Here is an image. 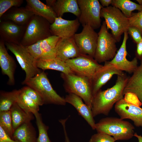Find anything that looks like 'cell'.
Masks as SVG:
<instances>
[{"label":"cell","mask_w":142,"mask_h":142,"mask_svg":"<svg viewBox=\"0 0 142 142\" xmlns=\"http://www.w3.org/2000/svg\"><path fill=\"white\" fill-rule=\"evenodd\" d=\"M82 31L73 36L80 53L94 58L98 37L97 33L88 25L83 27Z\"/></svg>","instance_id":"8fae6325"},{"label":"cell","mask_w":142,"mask_h":142,"mask_svg":"<svg viewBox=\"0 0 142 142\" xmlns=\"http://www.w3.org/2000/svg\"><path fill=\"white\" fill-rule=\"evenodd\" d=\"M34 15L26 7H14L5 12L0 18V21H10L18 25L27 26Z\"/></svg>","instance_id":"44dd1931"},{"label":"cell","mask_w":142,"mask_h":142,"mask_svg":"<svg viewBox=\"0 0 142 142\" xmlns=\"http://www.w3.org/2000/svg\"><path fill=\"white\" fill-rule=\"evenodd\" d=\"M65 62L75 74L92 80L97 72L103 65L99 64L94 58L82 54L77 57Z\"/></svg>","instance_id":"30bf717a"},{"label":"cell","mask_w":142,"mask_h":142,"mask_svg":"<svg viewBox=\"0 0 142 142\" xmlns=\"http://www.w3.org/2000/svg\"><path fill=\"white\" fill-rule=\"evenodd\" d=\"M34 115L38 131V136L37 142H51L48 133V126L43 122L41 114L38 112Z\"/></svg>","instance_id":"4dcf8cb0"},{"label":"cell","mask_w":142,"mask_h":142,"mask_svg":"<svg viewBox=\"0 0 142 142\" xmlns=\"http://www.w3.org/2000/svg\"><path fill=\"white\" fill-rule=\"evenodd\" d=\"M5 44L7 49L14 55L21 68L25 71L24 81L42 72L37 67V59L28 52L25 46L21 44L5 42Z\"/></svg>","instance_id":"ba28073f"},{"label":"cell","mask_w":142,"mask_h":142,"mask_svg":"<svg viewBox=\"0 0 142 142\" xmlns=\"http://www.w3.org/2000/svg\"><path fill=\"white\" fill-rule=\"evenodd\" d=\"M129 77L125 73L117 75L115 84L110 88L99 90L94 96L91 110L93 117L103 114L107 115L114 104L124 98L123 93Z\"/></svg>","instance_id":"6da1fadb"},{"label":"cell","mask_w":142,"mask_h":142,"mask_svg":"<svg viewBox=\"0 0 142 142\" xmlns=\"http://www.w3.org/2000/svg\"><path fill=\"white\" fill-rule=\"evenodd\" d=\"M56 57L65 62L78 57L81 53L73 37L60 38L56 46Z\"/></svg>","instance_id":"ac0fdd59"},{"label":"cell","mask_w":142,"mask_h":142,"mask_svg":"<svg viewBox=\"0 0 142 142\" xmlns=\"http://www.w3.org/2000/svg\"><path fill=\"white\" fill-rule=\"evenodd\" d=\"M64 98L66 103L73 106L92 128L95 130L96 123L93 115L91 108L84 103L80 97L75 94L69 93Z\"/></svg>","instance_id":"d6986e66"},{"label":"cell","mask_w":142,"mask_h":142,"mask_svg":"<svg viewBox=\"0 0 142 142\" xmlns=\"http://www.w3.org/2000/svg\"><path fill=\"white\" fill-rule=\"evenodd\" d=\"M128 32L124 33L123 42L119 49L117 51L114 58L108 62L118 70L131 74L134 72L138 66V61L136 57L131 61L129 60L126 58L128 53L126 44L128 38Z\"/></svg>","instance_id":"4fadbf2b"},{"label":"cell","mask_w":142,"mask_h":142,"mask_svg":"<svg viewBox=\"0 0 142 142\" xmlns=\"http://www.w3.org/2000/svg\"><path fill=\"white\" fill-rule=\"evenodd\" d=\"M124 73L108 61L105 62L104 65L97 72L92 80L93 97L113 75H120Z\"/></svg>","instance_id":"e0dca14e"},{"label":"cell","mask_w":142,"mask_h":142,"mask_svg":"<svg viewBox=\"0 0 142 142\" xmlns=\"http://www.w3.org/2000/svg\"><path fill=\"white\" fill-rule=\"evenodd\" d=\"M124 99L127 102L137 106L140 107L142 103L136 95L134 93L128 92L126 93L124 95Z\"/></svg>","instance_id":"74e56055"},{"label":"cell","mask_w":142,"mask_h":142,"mask_svg":"<svg viewBox=\"0 0 142 142\" xmlns=\"http://www.w3.org/2000/svg\"><path fill=\"white\" fill-rule=\"evenodd\" d=\"M134 136L136 137L138 139V142H142V136L138 135L136 133H135Z\"/></svg>","instance_id":"ee69618b"},{"label":"cell","mask_w":142,"mask_h":142,"mask_svg":"<svg viewBox=\"0 0 142 142\" xmlns=\"http://www.w3.org/2000/svg\"><path fill=\"white\" fill-rule=\"evenodd\" d=\"M128 32L136 44L142 40V34L140 30L137 27L129 26Z\"/></svg>","instance_id":"8d00e7d4"},{"label":"cell","mask_w":142,"mask_h":142,"mask_svg":"<svg viewBox=\"0 0 142 142\" xmlns=\"http://www.w3.org/2000/svg\"><path fill=\"white\" fill-rule=\"evenodd\" d=\"M100 16L104 19L108 29L111 30L113 37L117 42H119L121 36L128 31L130 26L128 18L120 9L112 6L102 8Z\"/></svg>","instance_id":"5b68a950"},{"label":"cell","mask_w":142,"mask_h":142,"mask_svg":"<svg viewBox=\"0 0 142 142\" xmlns=\"http://www.w3.org/2000/svg\"><path fill=\"white\" fill-rule=\"evenodd\" d=\"M64 133L65 142H70L67 135L65 126H63Z\"/></svg>","instance_id":"7bdbcfd3"},{"label":"cell","mask_w":142,"mask_h":142,"mask_svg":"<svg viewBox=\"0 0 142 142\" xmlns=\"http://www.w3.org/2000/svg\"><path fill=\"white\" fill-rule=\"evenodd\" d=\"M78 19L68 20L62 17L56 18L50 26L52 36L61 38H67L73 37L77 31L80 25Z\"/></svg>","instance_id":"5bb4252c"},{"label":"cell","mask_w":142,"mask_h":142,"mask_svg":"<svg viewBox=\"0 0 142 142\" xmlns=\"http://www.w3.org/2000/svg\"><path fill=\"white\" fill-rule=\"evenodd\" d=\"M136 1L139 4L142 6V0H136Z\"/></svg>","instance_id":"f6af8a7d"},{"label":"cell","mask_w":142,"mask_h":142,"mask_svg":"<svg viewBox=\"0 0 142 142\" xmlns=\"http://www.w3.org/2000/svg\"><path fill=\"white\" fill-rule=\"evenodd\" d=\"M98 35L94 58L99 63L111 60L117 52V42L112 34L109 32L105 21L102 22Z\"/></svg>","instance_id":"52a82bcc"},{"label":"cell","mask_w":142,"mask_h":142,"mask_svg":"<svg viewBox=\"0 0 142 142\" xmlns=\"http://www.w3.org/2000/svg\"><path fill=\"white\" fill-rule=\"evenodd\" d=\"M18 90L10 92L1 91L0 95V112L9 110L16 102Z\"/></svg>","instance_id":"f546056e"},{"label":"cell","mask_w":142,"mask_h":142,"mask_svg":"<svg viewBox=\"0 0 142 142\" xmlns=\"http://www.w3.org/2000/svg\"><path fill=\"white\" fill-rule=\"evenodd\" d=\"M0 66L2 73L8 77V84L13 85L15 83L14 73L16 68L15 61L8 53L5 42L0 39Z\"/></svg>","instance_id":"ffe728a7"},{"label":"cell","mask_w":142,"mask_h":142,"mask_svg":"<svg viewBox=\"0 0 142 142\" xmlns=\"http://www.w3.org/2000/svg\"><path fill=\"white\" fill-rule=\"evenodd\" d=\"M26 26L18 25L10 21H0V38L5 42L19 44L24 35Z\"/></svg>","instance_id":"9a60e30c"},{"label":"cell","mask_w":142,"mask_h":142,"mask_svg":"<svg viewBox=\"0 0 142 142\" xmlns=\"http://www.w3.org/2000/svg\"><path fill=\"white\" fill-rule=\"evenodd\" d=\"M134 129L129 121L120 118L108 117L102 119L96 123L95 130L98 133L112 136L116 140H127L134 136Z\"/></svg>","instance_id":"7a4b0ae2"},{"label":"cell","mask_w":142,"mask_h":142,"mask_svg":"<svg viewBox=\"0 0 142 142\" xmlns=\"http://www.w3.org/2000/svg\"><path fill=\"white\" fill-rule=\"evenodd\" d=\"M61 77L64 80L66 92L79 96L91 108L93 98L92 79L74 74L62 73Z\"/></svg>","instance_id":"3957f363"},{"label":"cell","mask_w":142,"mask_h":142,"mask_svg":"<svg viewBox=\"0 0 142 142\" xmlns=\"http://www.w3.org/2000/svg\"><path fill=\"white\" fill-rule=\"evenodd\" d=\"M116 141L113 137L110 135L97 132L92 136L89 142H115Z\"/></svg>","instance_id":"d590c367"},{"label":"cell","mask_w":142,"mask_h":142,"mask_svg":"<svg viewBox=\"0 0 142 142\" xmlns=\"http://www.w3.org/2000/svg\"><path fill=\"white\" fill-rule=\"evenodd\" d=\"M37 66L43 70H53L66 74H74L65 62L56 57L37 59Z\"/></svg>","instance_id":"cb8c5ba5"},{"label":"cell","mask_w":142,"mask_h":142,"mask_svg":"<svg viewBox=\"0 0 142 142\" xmlns=\"http://www.w3.org/2000/svg\"><path fill=\"white\" fill-rule=\"evenodd\" d=\"M132 74L131 76L129 77L123 94L124 95L128 92L134 93L142 104V60Z\"/></svg>","instance_id":"603a6c76"},{"label":"cell","mask_w":142,"mask_h":142,"mask_svg":"<svg viewBox=\"0 0 142 142\" xmlns=\"http://www.w3.org/2000/svg\"><path fill=\"white\" fill-rule=\"evenodd\" d=\"M16 103L27 112L32 113L34 115L38 112L39 106L28 97L21 89L18 90Z\"/></svg>","instance_id":"83f0119b"},{"label":"cell","mask_w":142,"mask_h":142,"mask_svg":"<svg viewBox=\"0 0 142 142\" xmlns=\"http://www.w3.org/2000/svg\"><path fill=\"white\" fill-rule=\"evenodd\" d=\"M66 119L67 120V119ZM61 120V119H60V120H59V122Z\"/></svg>","instance_id":"bcb514c9"},{"label":"cell","mask_w":142,"mask_h":142,"mask_svg":"<svg viewBox=\"0 0 142 142\" xmlns=\"http://www.w3.org/2000/svg\"><path fill=\"white\" fill-rule=\"evenodd\" d=\"M57 17H62L66 13H72L78 18L80 12L77 0H57L52 8Z\"/></svg>","instance_id":"d4e9b609"},{"label":"cell","mask_w":142,"mask_h":142,"mask_svg":"<svg viewBox=\"0 0 142 142\" xmlns=\"http://www.w3.org/2000/svg\"><path fill=\"white\" fill-rule=\"evenodd\" d=\"M10 110L14 131L22 124L30 122L34 118L33 114L26 112L16 102L13 105Z\"/></svg>","instance_id":"4316f807"},{"label":"cell","mask_w":142,"mask_h":142,"mask_svg":"<svg viewBox=\"0 0 142 142\" xmlns=\"http://www.w3.org/2000/svg\"><path fill=\"white\" fill-rule=\"evenodd\" d=\"M23 2V0H0V18L11 8L19 7Z\"/></svg>","instance_id":"d6a6232c"},{"label":"cell","mask_w":142,"mask_h":142,"mask_svg":"<svg viewBox=\"0 0 142 142\" xmlns=\"http://www.w3.org/2000/svg\"><path fill=\"white\" fill-rule=\"evenodd\" d=\"M0 126L13 139L14 131L10 110L0 112Z\"/></svg>","instance_id":"1f68e13d"},{"label":"cell","mask_w":142,"mask_h":142,"mask_svg":"<svg viewBox=\"0 0 142 142\" xmlns=\"http://www.w3.org/2000/svg\"><path fill=\"white\" fill-rule=\"evenodd\" d=\"M114 109L121 119H130L135 126L142 127V108L140 107L127 102L123 98L116 103Z\"/></svg>","instance_id":"2e32d148"},{"label":"cell","mask_w":142,"mask_h":142,"mask_svg":"<svg viewBox=\"0 0 142 142\" xmlns=\"http://www.w3.org/2000/svg\"><path fill=\"white\" fill-rule=\"evenodd\" d=\"M0 142H18L12 139L0 126Z\"/></svg>","instance_id":"f35d334b"},{"label":"cell","mask_w":142,"mask_h":142,"mask_svg":"<svg viewBox=\"0 0 142 142\" xmlns=\"http://www.w3.org/2000/svg\"><path fill=\"white\" fill-rule=\"evenodd\" d=\"M80 14L78 18L83 27L88 25L94 29L101 26L100 12L103 7L98 0H77Z\"/></svg>","instance_id":"9c48e42d"},{"label":"cell","mask_w":142,"mask_h":142,"mask_svg":"<svg viewBox=\"0 0 142 142\" xmlns=\"http://www.w3.org/2000/svg\"><path fill=\"white\" fill-rule=\"evenodd\" d=\"M23 84L26 85L36 90L42 97L45 104L64 105L66 102L65 98L58 94L53 89L44 72L24 81Z\"/></svg>","instance_id":"277c9868"},{"label":"cell","mask_w":142,"mask_h":142,"mask_svg":"<svg viewBox=\"0 0 142 142\" xmlns=\"http://www.w3.org/2000/svg\"><path fill=\"white\" fill-rule=\"evenodd\" d=\"M26 7L34 15L43 17L51 24L54 22L57 16L52 8L39 0H26Z\"/></svg>","instance_id":"7402d4cb"},{"label":"cell","mask_w":142,"mask_h":142,"mask_svg":"<svg viewBox=\"0 0 142 142\" xmlns=\"http://www.w3.org/2000/svg\"><path fill=\"white\" fill-rule=\"evenodd\" d=\"M35 129L31 122L23 124L16 129L13 139L18 142H37Z\"/></svg>","instance_id":"484cf974"},{"label":"cell","mask_w":142,"mask_h":142,"mask_svg":"<svg viewBox=\"0 0 142 142\" xmlns=\"http://www.w3.org/2000/svg\"><path fill=\"white\" fill-rule=\"evenodd\" d=\"M50 24L44 18L34 15L27 25L21 44L29 46L52 36Z\"/></svg>","instance_id":"8992f818"},{"label":"cell","mask_w":142,"mask_h":142,"mask_svg":"<svg viewBox=\"0 0 142 142\" xmlns=\"http://www.w3.org/2000/svg\"><path fill=\"white\" fill-rule=\"evenodd\" d=\"M130 26L138 28L142 34V10L136 13H132L131 17L128 18Z\"/></svg>","instance_id":"e575fe53"},{"label":"cell","mask_w":142,"mask_h":142,"mask_svg":"<svg viewBox=\"0 0 142 142\" xmlns=\"http://www.w3.org/2000/svg\"><path fill=\"white\" fill-rule=\"evenodd\" d=\"M60 38L58 37L52 36L26 47L36 59L55 58L56 57V46Z\"/></svg>","instance_id":"7c38bea8"},{"label":"cell","mask_w":142,"mask_h":142,"mask_svg":"<svg viewBox=\"0 0 142 142\" xmlns=\"http://www.w3.org/2000/svg\"><path fill=\"white\" fill-rule=\"evenodd\" d=\"M112 0H99V2L100 3L101 5L104 7H108L111 4Z\"/></svg>","instance_id":"60d3db41"},{"label":"cell","mask_w":142,"mask_h":142,"mask_svg":"<svg viewBox=\"0 0 142 142\" xmlns=\"http://www.w3.org/2000/svg\"><path fill=\"white\" fill-rule=\"evenodd\" d=\"M135 57L140 60H142V40L136 44Z\"/></svg>","instance_id":"ab89813d"},{"label":"cell","mask_w":142,"mask_h":142,"mask_svg":"<svg viewBox=\"0 0 142 142\" xmlns=\"http://www.w3.org/2000/svg\"><path fill=\"white\" fill-rule=\"evenodd\" d=\"M56 1L57 0H46V4L52 8L54 5Z\"/></svg>","instance_id":"b9f144b4"},{"label":"cell","mask_w":142,"mask_h":142,"mask_svg":"<svg viewBox=\"0 0 142 142\" xmlns=\"http://www.w3.org/2000/svg\"><path fill=\"white\" fill-rule=\"evenodd\" d=\"M24 92L39 106L44 104V101L40 95L35 90L28 86L21 89Z\"/></svg>","instance_id":"836d02e7"},{"label":"cell","mask_w":142,"mask_h":142,"mask_svg":"<svg viewBox=\"0 0 142 142\" xmlns=\"http://www.w3.org/2000/svg\"><path fill=\"white\" fill-rule=\"evenodd\" d=\"M111 4L120 9L128 18L131 17L133 11L142 10V6L129 0H112Z\"/></svg>","instance_id":"f1b7e54d"}]
</instances>
